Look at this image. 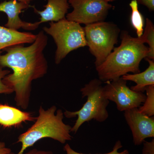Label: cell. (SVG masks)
<instances>
[{
    "mask_svg": "<svg viewBox=\"0 0 154 154\" xmlns=\"http://www.w3.org/2000/svg\"><path fill=\"white\" fill-rule=\"evenodd\" d=\"M106 2H114V1H116V0H105Z\"/></svg>",
    "mask_w": 154,
    "mask_h": 154,
    "instance_id": "cell-25",
    "label": "cell"
},
{
    "mask_svg": "<svg viewBox=\"0 0 154 154\" xmlns=\"http://www.w3.org/2000/svg\"><path fill=\"white\" fill-rule=\"evenodd\" d=\"M9 154H16L14 153L11 152ZM22 154H54L52 151H45V150H39L37 149H34L31 150L29 151L28 152L26 153Z\"/></svg>",
    "mask_w": 154,
    "mask_h": 154,
    "instance_id": "cell-22",
    "label": "cell"
},
{
    "mask_svg": "<svg viewBox=\"0 0 154 154\" xmlns=\"http://www.w3.org/2000/svg\"><path fill=\"white\" fill-rule=\"evenodd\" d=\"M2 67L0 66V94H12L14 93V91L5 85L3 82V79L11 73V71L8 70L4 69Z\"/></svg>",
    "mask_w": 154,
    "mask_h": 154,
    "instance_id": "cell-19",
    "label": "cell"
},
{
    "mask_svg": "<svg viewBox=\"0 0 154 154\" xmlns=\"http://www.w3.org/2000/svg\"><path fill=\"white\" fill-rule=\"evenodd\" d=\"M102 83L99 79L90 81L81 89L82 98L87 97V101L82 108L74 112L66 110L64 112V115L67 118L78 117L71 132L76 133L85 122L92 120L103 122L109 117L107 107L109 101L102 95Z\"/></svg>",
    "mask_w": 154,
    "mask_h": 154,
    "instance_id": "cell-4",
    "label": "cell"
},
{
    "mask_svg": "<svg viewBox=\"0 0 154 154\" xmlns=\"http://www.w3.org/2000/svg\"><path fill=\"white\" fill-rule=\"evenodd\" d=\"M36 118L28 112L8 105L0 104V125L5 127L18 126L23 122L34 121Z\"/></svg>",
    "mask_w": 154,
    "mask_h": 154,
    "instance_id": "cell-13",
    "label": "cell"
},
{
    "mask_svg": "<svg viewBox=\"0 0 154 154\" xmlns=\"http://www.w3.org/2000/svg\"><path fill=\"white\" fill-rule=\"evenodd\" d=\"M87 46L96 58V67L103 63L118 42L120 32L118 26L105 21L86 25L84 28Z\"/></svg>",
    "mask_w": 154,
    "mask_h": 154,
    "instance_id": "cell-6",
    "label": "cell"
},
{
    "mask_svg": "<svg viewBox=\"0 0 154 154\" xmlns=\"http://www.w3.org/2000/svg\"><path fill=\"white\" fill-rule=\"evenodd\" d=\"M105 83L106 85L102 88V95L109 101L115 102L119 111L138 108L145 101V94L133 91L122 77Z\"/></svg>",
    "mask_w": 154,
    "mask_h": 154,
    "instance_id": "cell-8",
    "label": "cell"
},
{
    "mask_svg": "<svg viewBox=\"0 0 154 154\" xmlns=\"http://www.w3.org/2000/svg\"><path fill=\"white\" fill-rule=\"evenodd\" d=\"M69 7L68 0H48L43 11H38L34 7L33 8L35 13L40 16L38 22L41 24L48 22H57L65 19Z\"/></svg>",
    "mask_w": 154,
    "mask_h": 154,
    "instance_id": "cell-11",
    "label": "cell"
},
{
    "mask_svg": "<svg viewBox=\"0 0 154 154\" xmlns=\"http://www.w3.org/2000/svg\"><path fill=\"white\" fill-rule=\"evenodd\" d=\"M30 7L29 4L18 2L17 0L5 1L0 4V12L7 15L8 21L5 27L12 30H18L22 28L27 30H34L38 28L39 22L30 23L23 21L19 14L25 9Z\"/></svg>",
    "mask_w": 154,
    "mask_h": 154,
    "instance_id": "cell-10",
    "label": "cell"
},
{
    "mask_svg": "<svg viewBox=\"0 0 154 154\" xmlns=\"http://www.w3.org/2000/svg\"><path fill=\"white\" fill-rule=\"evenodd\" d=\"M17 1H18V2H22L29 4L31 1H34V0H17Z\"/></svg>",
    "mask_w": 154,
    "mask_h": 154,
    "instance_id": "cell-24",
    "label": "cell"
},
{
    "mask_svg": "<svg viewBox=\"0 0 154 154\" xmlns=\"http://www.w3.org/2000/svg\"><path fill=\"white\" fill-rule=\"evenodd\" d=\"M145 60L149 63V66L144 71L133 74H127L122 78L127 81H132L136 84L130 89L137 92L144 93L148 86L154 85V61L146 57Z\"/></svg>",
    "mask_w": 154,
    "mask_h": 154,
    "instance_id": "cell-14",
    "label": "cell"
},
{
    "mask_svg": "<svg viewBox=\"0 0 154 154\" xmlns=\"http://www.w3.org/2000/svg\"><path fill=\"white\" fill-rule=\"evenodd\" d=\"M122 147L121 141L118 140L116 142L115 145L113 146V149L109 152L105 154H129V151L128 150H124L121 152H119V149ZM64 150L66 152V154H87L79 153L75 151L71 147L68 143H66L63 147Z\"/></svg>",
    "mask_w": 154,
    "mask_h": 154,
    "instance_id": "cell-18",
    "label": "cell"
},
{
    "mask_svg": "<svg viewBox=\"0 0 154 154\" xmlns=\"http://www.w3.org/2000/svg\"><path fill=\"white\" fill-rule=\"evenodd\" d=\"M44 32L52 36L57 46L55 63H60L70 52L87 46L84 28L80 24L66 18L51 22L49 27L43 28Z\"/></svg>",
    "mask_w": 154,
    "mask_h": 154,
    "instance_id": "cell-5",
    "label": "cell"
},
{
    "mask_svg": "<svg viewBox=\"0 0 154 154\" xmlns=\"http://www.w3.org/2000/svg\"><path fill=\"white\" fill-rule=\"evenodd\" d=\"M62 110L54 105L45 110L42 106L38 110V115L36 121L29 129L19 136L17 143L22 144L17 154H22L30 147L42 139L50 138L64 144L71 140L70 134L72 127L63 122Z\"/></svg>",
    "mask_w": 154,
    "mask_h": 154,
    "instance_id": "cell-3",
    "label": "cell"
},
{
    "mask_svg": "<svg viewBox=\"0 0 154 154\" xmlns=\"http://www.w3.org/2000/svg\"><path fill=\"white\" fill-rule=\"evenodd\" d=\"M145 92V101L142 106H140L138 109L140 113L152 117L154 115V85L147 87Z\"/></svg>",
    "mask_w": 154,
    "mask_h": 154,
    "instance_id": "cell-17",
    "label": "cell"
},
{
    "mask_svg": "<svg viewBox=\"0 0 154 154\" xmlns=\"http://www.w3.org/2000/svg\"><path fill=\"white\" fill-rule=\"evenodd\" d=\"M36 37V35L30 32H20L0 26V55L5 48L26 43L32 44Z\"/></svg>",
    "mask_w": 154,
    "mask_h": 154,
    "instance_id": "cell-12",
    "label": "cell"
},
{
    "mask_svg": "<svg viewBox=\"0 0 154 154\" xmlns=\"http://www.w3.org/2000/svg\"><path fill=\"white\" fill-rule=\"evenodd\" d=\"M142 43H147L149 45L148 58L154 60V25L150 19H146L145 28L143 35L139 37Z\"/></svg>",
    "mask_w": 154,
    "mask_h": 154,
    "instance_id": "cell-16",
    "label": "cell"
},
{
    "mask_svg": "<svg viewBox=\"0 0 154 154\" xmlns=\"http://www.w3.org/2000/svg\"><path fill=\"white\" fill-rule=\"evenodd\" d=\"M143 146L142 149V154H154V139L151 141L143 142Z\"/></svg>",
    "mask_w": 154,
    "mask_h": 154,
    "instance_id": "cell-20",
    "label": "cell"
},
{
    "mask_svg": "<svg viewBox=\"0 0 154 154\" xmlns=\"http://www.w3.org/2000/svg\"><path fill=\"white\" fill-rule=\"evenodd\" d=\"M138 4H139L146 7L149 11H154V0H136Z\"/></svg>",
    "mask_w": 154,
    "mask_h": 154,
    "instance_id": "cell-21",
    "label": "cell"
},
{
    "mask_svg": "<svg viewBox=\"0 0 154 154\" xmlns=\"http://www.w3.org/2000/svg\"><path fill=\"white\" fill-rule=\"evenodd\" d=\"M11 152V149L7 147L5 143L0 142V154H9Z\"/></svg>",
    "mask_w": 154,
    "mask_h": 154,
    "instance_id": "cell-23",
    "label": "cell"
},
{
    "mask_svg": "<svg viewBox=\"0 0 154 154\" xmlns=\"http://www.w3.org/2000/svg\"><path fill=\"white\" fill-rule=\"evenodd\" d=\"M131 9L130 20L133 28L136 31L137 37H140L143 33L144 20L143 16L138 10V3L136 0H132L129 4Z\"/></svg>",
    "mask_w": 154,
    "mask_h": 154,
    "instance_id": "cell-15",
    "label": "cell"
},
{
    "mask_svg": "<svg viewBox=\"0 0 154 154\" xmlns=\"http://www.w3.org/2000/svg\"><path fill=\"white\" fill-rule=\"evenodd\" d=\"M48 39L41 30L29 46L8 47L3 50L5 54L0 55V66L10 68L13 71L3 79V82L15 92L17 106L24 110L29 106L32 82L47 73L48 65L43 51Z\"/></svg>",
    "mask_w": 154,
    "mask_h": 154,
    "instance_id": "cell-1",
    "label": "cell"
},
{
    "mask_svg": "<svg viewBox=\"0 0 154 154\" xmlns=\"http://www.w3.org/2000/svg\"><path fill=\"white\" fill-rule=\"evenodd\" d=\"M120 38V45L114 48L104 62L96 67L102 82L116 79L129 72H140L141 61L147 57L148 47L139 37H132L128 31L122 30Z\"/></svg>",
    "mask_w": 154,
    "mask_h": 154,
    "instance_id": "cell-2",
    "label": "cell"
},
{
    "mask_svg": "<svg viewBox=\"0 0 154 154\" xmlns=\"http://www.w3.org/2000/svg\"><path fill=\"white\" fill-rule=\"evenodd\" d=\"M73 11L66 15L69 21L87 25L105 21L113 6L105 0H68Z\"/></svg>",
    "mask_w": 154,
    "mask_h": 154,
    "instance_id": "cell-7",
    "label": "cell"
},
{
    "mask_svg": "<svg viewBox=\"0 0 154 154\" xmlns=\"http://www.w3.org/2000/svg\"><path fill=\"white\" fill-rule=\"evenodd\" d=\"M124 117L132 132L134 145L140 146L146 139L154 137V116L140 113L138 108L124 111Z\"/></svg>",
    "mask_w": 154,
    "mask_h": 154,
    "instance_id": "cell-9",
    "label": "cell"
}]
</instances>
